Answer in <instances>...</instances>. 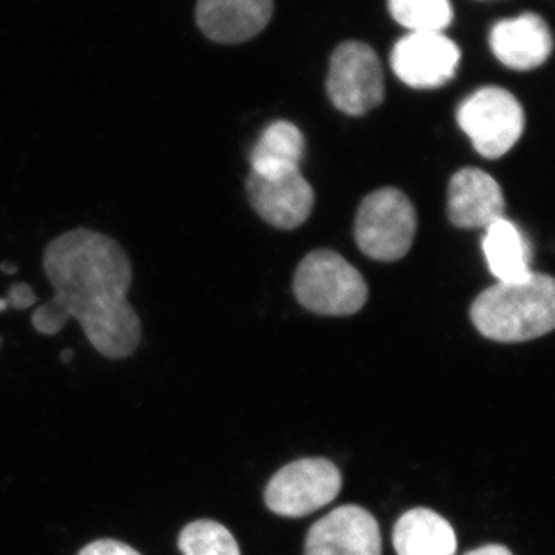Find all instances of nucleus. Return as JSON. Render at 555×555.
<instances>
[{"label":"nucleus","mask_w":555,"mask_h":555,"mask_svg":"<svg viewBox=\"0 0 555 555\" xmlns=\"http://www.w3.org/2000/svg\"><path fill=\"white\" fill-rule=\"evenodd\" d=\"M42 266L54 297L33 312L39 334H60L75 318L101 356L122 360L134 353L142 323L127 298L133 264L118 241L93 229L68 230L46 247Z\"/></svg>","instance_id":"f257e3e1"},{"label":"nucleus","mask_w":555,"mask_h":555,"mask_svg":"<svg viewBox=\"0 0 555 555\" xmlns=\"http://www.w3.org/2000/svg\"><path fill=\"white\" fill-rule=\"evenodd\" d=\"M470 318L477 331L492 341L543 337L555 326L554 280L532 273L524 281L496 283L478 295Z\"/></svg>","instance_id":"f03ea898"},{"label":"nucleus","mask_w":555,"mask_h":555,"mask_svg":"<svg viewBox=\"0 0 555 555\" xmlns=\"http://www.w3.org/2000/svg\"><path fill=\"white\" fill-rule=\"evenodd\" d=\"M294 291L306 309L326 317L352 315L367 299L361 273L332 250L312 251L302 259L295 273Z\"/></svg>","instance_id":"7ed1b4c3"},{"label":"nucleus","mask_w":555,"mask_h":555,"mask_svg":"<svg viewBox=\"0 0 555 555\" xmlns=\"http://www.w3.org/2000/svg\"><path fill=\"white\" fill-rule=\"evenodd\" d=\"M415 230V208L400 190H377L363 201L358 210V247L377 261L403 258L414 243Z\"/></svg>","instance_id":"20e7f679"},{"label":"nucleus","mask_w":555,"mask_h":555,"mask_svg":"<svg viewBox=\"0 0 555 555\" xmlns=\"http://www.w3.org/2000/svg\"><path fill=\"white\" fill-rule=\"evenodd\" d=\"M456 119L477 152L488 159L506 155L525 129L520 102L500 87H485L470 94L460 105Z\"/></svg>","instance_id":"39448f33"},{"label":"nucleus","mask_w":555,"mask_h":555,"mask_svg":"<svg viewBox=\"0 0 555 555\" xmlns=\"http://www.w3.org/2000/svg\"><path fill=\"white\" fill-rule=\"evenodd\" d=\"M338 467L324 459H302L278 470L266 488V505L281 517L299 518L334 502L341 491Z\"/></svg>","instance_id":"423d86ee"},{"label":"nucleus","mask_w":555,"mask_h":555,"mask_svg":"<svg viewBox=\"0 0 555 555\" xmlns=\"http://www.w3.org/2000/svg\"><path fill=\"white\" fill-rule=\"evenodd\" d=\"M327 93L346 115L361 116L378 107L385 100V76L377 53L357 40L341 43L328 65Z\"/></svg>","instance_id":"0eeeda50"},{"label":"nucleus","mask_w":555,"mask_h":555,"mask_svg":"<svg viewBox=\"0 0 555 555\" xmlns=\"http://www.w3.org/2000/svg\"><path fill=\"white\" fill-rule=\"evenodd\" d=\"M459 46L443 33H409L393 47L390 65L414 89H437L455 76Z\"/></svg>","instance_id":"6e6552de"},{"label":"nucleus","mask_w":555,"mask_h":555,"mask_svg":"<svg viewBox=\"0 0 555 555\" xmlns=\"http://www.w3.org/2000/svg\"><path fill=\"white\" fill-rule=\"evenodd\" d=\"M382 532L369 511L339 506L320 518L306 537L305 555H382Z\"/></svg>","instance_id":"1a4fd4ad"},{"label":"nucleus","mask_w":555,"mask_h":555,"mask_svg":"<svg viewBox=\"0 0 555 555\" xmlns=\"http://www.w3.org/2000/svg\"><path fill=\"white\" fill-rule=\"evenodd\" d=\"M247 192L251 207L259 217L273 228L284 230L301 225L312 214L315 203L312 185L299 170L272 178L250 173Z\"/></svg>","instance_id":"9d476101"},{"label":"nucleus","mask_w":555,"mask_h":555,"mask_svg":"<svg viewBox=\"0 0 555 555\" xmlns=\"http://www.w3.org/2000/svg\"><path fill=\"white\" fill-rule=\"evenodd\" d=\"M273 9V0H198L196 24L206 38L233 46L264 30Z\"/></svg>","instance_id":"9b49d317"},{"label":"nucleus","mask_w":555,"mask_h":555,"mask_svg":"<svg viewBox=\"0 0 555 555\" xmlns=\"http://www.w3.org/2000/svg\"><path fill=\"white\" fill-rule=\"evenodd\" d=\"M505 199L499 182L480 169L456 171L449 182L448 214L460 229L488 228L503 218Z\"/></svg>","instance_id":"f8f14e48"},{"label":"nucleus","mask_w":555,"mask_h":555,"mask_svg":"<svg viewBox=\"0 0 555 555\" xmlns=\"http://www.w3.org/2000/svg\"><path fill=\"white\" fill-rule=\"evenodd\" d=\"M492 53L507 68L528 72L545 64L553 51V35L542 17L525 13L492 27Z\"/></svg>","instance_id":"ddd939ff"},{"label":"nucleus","mask_w":555,"mask_h":555,"mask_svg":"<svg viewBox=\"0 0 555 555\" xmlns=\"http://www.w3.org/2000/svg\"><path fill=\"white\" fill-rule=\"evenodd\" d=\"M398 555H455L456 535L451 524L426 507L408 511L393 528Z\"/></svg>","instance_id":"4468645a"},{"label":"nucleus","mask_w":555,"mask_h":555,"mask_svg":"<svg viewBox=\"0 0 555 555\" xmlns=\"http://www.w3.org/2000/svg\"><path fill=\"white\" fill-rule=\"evenodd\" d=\"M483 254L499 283L524 281L532 275L528 241L520 229L505 217L486 228Z\"/></svg>","instance_id":"2eb2a0df"},{"label":"nucleus","mask_w":555,"mask_h":555,"mask_svg":"<svg viewBox=\"0 0 555 555\" xmlns=\"http://www.w3.org/2000/svg\"><path fill=\"white\" fill-rule=\"evenodd\" d=\"M305 155V137L287 120L270 124L262 131L250 155L251 173L262 178L280 177L299 170Z\"/></svg>","instance_id":"dca6fc26"},{"label":"nucleus","mask_w":555,"mask_h":555,"mask_svg":"<svg viewBox=\"0 0 555 555\" xmlns=\"http://www.w3.org/2000/svg\"><path fill=\"white\" fill-rule=\"evenodd\" d=\"M387 7L411 33H443L454 20L449 0H387Z\"/></svg>","instance_id":"f3484780"},{"label":"nucleus","mask_w":555,"mask_h":555,"mask_svg":"<svg viewBox=\"0 0 555 555\" xmlns=\"http://www.w3.org/2000/svg\"><path fill=\"white\" fill-rule=\"evenodd\" d=\"M182 555H241L235 537L214 520L192 521L178 537Z\"/></svg>","instance_id":"a211bd4d"},{"label":"nucleus","mask_w":555,"mask_h":555,"mask_svg":"<svg viewBox=\"0 0 555 555\" xmlns=\"http://www.w3.org/2000/svg\"><path fill=\"white\" fill-rule=\"evenodd\" d=\"M78 555H141L134 547L118 540L102 539L82 547Z\"/></svg>","instance_id":"6ab92c4d"},{"label":"nucleus","mask_w":555,"mask_h":555,"mask_svg":"<svg viewBox=\"0 0 555 555\" xmlns=\"http://www.w3.org/2000/svg\"><path fill=\"white\" fill-rule=\"evenodd\" d=\"M7 302H9V306H13L14 309L22 310L30 308V306L35 305L36 297L28 284H17V286L10 288Z\"/></svg>","instance_id":"aec40b11"},{"label":"nucleus","mask_w":555,"mask_h":555,"mask_svg":"<svg viewBox=\"0 0 555 555\" xmlns=\"http://www.w3.org/2000/svg\"><path fill=\"white\" fill-rule=\"evenodd\" d=\"M465 555H514L507 550L506 546L502 545H486L483 547H478L476 551H470Z\"/></svg>","instance_id":"412c9836"},{"label":"nucleus","mask_w":555,"mask_h":555,"mask_svg":"<svg viewBox=\"0 0 555 555\" xmlns=\"http://www.w3.org/2000/svg\"><path fill=\"white\" fill-rule=\"evenodd\" d=\"M72 356H73L72 350H65V352L62 353V361H65V363H67V361H69V358H72Z\"/></svg>","instance_id":"4be33fe9"},{"label":"nucleus","mask_w":555,"mask_h":555,"mask_svg":"<svg viewBox=\"0 0 555 555\" xmlns=\"http://www.w3.org/2000/svg\"><path fill=\"white\" fill-rule=\"evenodd\" d=\"M7 308H9V302H7V299H0V312H3V310Z\"/></svg>","instance_id":"5701e85b"},{"label":"nucleus","mask_w":555,"mask_h":555,"mask_svg":"<svg viewBox=\"0 0 555 555\" xmlns=\"http://www.w3.org/2000/svg\"><path fill=\"white\" fill-rule=\"evenodd\" d=\"M2 269L7 270V273H14V272H16V268H14V266H10V268H7L5 264H2Z\"/></svg>","instance_id":"b1692460"}]
</instances>
